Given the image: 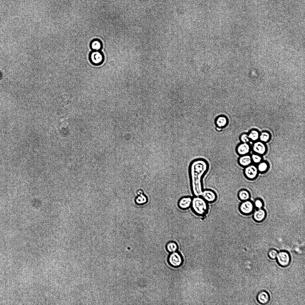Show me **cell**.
Listing matches in <instances>:
<instances>
[{
  "label": "cell",
  "mask_w": 305,
  "mask_h": 305,
  "mask_svg": "<svg viewBox=\"0 0 305 305\" xmlns=\"http://www.w3.org/2000/svg\"><path fill=\"white\" fill-rule=\"evenodd\" d=\"M259 137L262 141L266 142L269 140L270 138V135L268 133L264 132L261 133Z\"/></svg>",
  "instance_id": "20"
},
{
  "label": "cell",
  "mask_w": 305,
  "mask_h": 305,
  "mask_svg": "<svg viewBox=\"0 0 305 305\" xmlns=\"http://www.w3.org/2000/svg\"><path fill=\"white\" fill-rule=\"evenodd\" d=\"M101 46L100 42L97 40H95L93 41L91 45L92 49L96 51L99 50L101 47Z\"/></svg>",
  "instance_id": "23"
},
{
  "label": "cell",
  "mask_w": 305,
  "mask_h": 305,
  "mask_svg": "<svg viewBox=\"0 0 305 305\" xmlns=\"http://www.w3.org/2000/svg\"><path fill=\"white\" fill-rule=\"evenodd\" d=\"M253 204L254 206L257 209L262 208L263 205L262 200L260 199H257L255 200Z\"/></svg>",
  "instance_id": "24"
},
{
  "label": "cell",
  "mask_w": 305,
  "mask_h": 305,
  "mask_svg": "<svg viewBox=\"0 0 305 305\" xmlns=\"http://www.w3.org/2000/svg\"><path fill=\"white\" fill-rule=\"evenodd\" d=\"M268 167L267 164L264 162L260 163L258 165V170L260 172H263L265 171Z\"/></svg>",
  "instance_id": "22"
},
{
  "label": "cell",
  "mask_w": 305,
  "mask_h": 305,
  "mask_svg": "<svg viewBox=\"0 0 305 305\" xmlns=\"http://www.w3.org/2000/svg\"><path fill=\"white\" fill-rule=\"evenodd\" d=\"M207 202L212 203L216 200L217 196L215 193L211 189L203 190L201 196Z\"/></svg>",
  "instance_id": "6"
},
{
  "label": "cell",
  "mask_w": 305,
  "mask_h": 305,
  "mask_svg": "<svg viewBox=\"0 0 305 305\" xmlns=\"http://www.w3.org/2000/svg\"><path fill=\"white\" fill-rule=\"evenodd\" d=\"M252 161L251 158L249 155H242L238 159L239 164L243 166H247L251 163Z\"/></svg>",
  "instance_id": "15"
},
{
  "label": "cell",
  "mask_w": 305,
  "mask_h": 305,
  "mask_svg": "<svg viewBox=\"0 0 305 305\" xmlns=\"http://www.w3.org/2000/svg\"><path fill=\"white\" fill-rule=\"evenodd\" d=\"M191 207L193 211L198 216L204 215L208 210L207 202L201 196H195L192 199Z\"/></svg>",
  "instance_id": "2"
},
{
  "label": "cell",
  "mask_w": 305,
  "mask_h": 305,
  "mask_svg": "<svg viewBox=\"0 0 305 305\" xmlns=\"http://www.w3.org/2000/svg\"><path fill=\"white\" fill-rule=\"evenodd\" d=\"M278 254L277 250L273 248L270 249L268 252V255L269 258L272 259H275Z\"/></svg>",
  "instance_id": "21"
},
{
  "label": "cell",
  "mask_w": 305,
  "mask_h": 305,
  "mask_svg": "<svg viewBox=\"0 0 305 305\" xmlns=\"http://www.w3.org/2000/svg\"><path fill=\"white\" fill-rule=\"evenodd\" d=\"M266 216V213L264 209L261 208L258 209L254 213L253 218L254 220L258 222L263 220Z\"/></svg>",
  "instance_id": "14"
},
{
  "label": "cell",
  "mask_w": 305,
  "mask_h": 305,
  "mask_svg": "<svg viewBox=\"0 0 305 305\" xmlns=\"http://www.w3.org/2000/svg\"><path fill=\"white\" fill-rule=\"evenodd\" d=\"M177 244L174 242H170L168 243L166 246L167 250L169 252L173 253L175 252L178 249Z\"/></svg>",
  "instance_id": "18"
},
{
  "label": "cell",
  "mask_w": 305,
  "mask_h": 305,
  "mask_svg": "<svg viewBox=\"0 0 305 305\" xmlns=\"http://www.w3.org/2000/svg\"><path fill=\"white\" fill-rule=\"evenodd\" d=\"M276 258L278 264L281 267H287L290 263L291 256L290 253L286 251L282 250L280 251L278 254Z\"/></svg>",
  "instance_id": "3"
},
{
  "label": "cell",
  "mask_w": 305,
  "mask_h": 305,
  "mask_svg": "<svg viewBox=\"0 0 305 305\" xmlns=\"http://www.w3.org/2000/svg\"><path fill=\"white\" fill-rule=\"evenodd\" d=\"M228 123V120L225 116H222L218 117L215 121L217 130L219 131H222L227 126Z\"/></svg>",
  "instance_id": "7"
},
{
  "label": "cell",
  "mask_w": 305,
  "mask_h": 305,
  "mask_svg": "<svg viewBox=\"0 0 305 305\" xmlns=\"http://www.w3.org/2000/svg\"><path fill=\"white\" fill-rule=\"evenodd\" d=\"M169 264L174 267H178L183 263V259L181 255L178 253L175 252L172 253L169 256L168 259Z\"/></svg>",
  "instance_id": "4"
},
{
  "label": "cell",
  "mask_w": 305,
  "mask_h": 305,
  "mask_svg": "<svg viewBox=\"0 0 305 305\" xmlns=\"http://www.w3.org/2000/svg\"><path fill=\"white\" fill-rule=\"evenodd\" d=\"M137 196L135 200V203L138 206H142L147 203L148 199L147 196L143 194V191L139 190L137 192Z\"/></svg>",
  "instance_id": "11"
},
{
  "label": "cell",
  "mask_w": 305,
  "mask_h": 305,
  "mask_svg": "<svg viewBox=\"0 0 305 305\" xmlns=\"http://www.w3.org/2000/svg\"><path fill=\"white\" fill-rule=\"evenodd\" d=\"M92 60L95 63H99L102 59L101 54L97 51L93 52L91 55Z\"/></svg>",
  "instance_id": "17"
},
{
  "label": "cell",
  "mask_w": 305,
  "mask_h": 305,
  "mask_svg": "<svg viewBox=\"0 0 305 305\" xmlns=\"http://www.w3.org/2000/svg\"><path fill=\"white\" fill-rule=\"evenodd\" d=\"M238 196L240 200L244 201L249 199L250 197V194L247 190L242 189L239 192Z\"/></svg>",
  "instance_id": "16"
},
{
  "label": "cell",
  "mask_w": 305,
  "mask_h": 305,
  "mask_svg": "<svg viewBox=\"0 0 305 305\" xmlns=\"http://www.w3.org/2000/svg\"><path fill=\"white\" fill-rule=\"evenodd\" d=\"M250 147L247 143H242L238 144L236 148V152L239 155L247 154L250 151Z\"/></svg>",
  "instance_id": "12"
},
{
  "label": "cell",
  "mask_w": 305,
  "mask_h": 305,
  "mask_svg": "<svg viewBox=\"0 0 305 305\" xmlns=\"http://www.w3.org/2000/svg\"><path fill=\"white\" fill-rule=\"evenodd\" d=\"M241 141L243 143H247L249 141V138L248 135L245 133L242 134L240 137Z\"/></svg>",
  "instance_id": "25"
},
{
  "label": "cell",
  "mask_w": 305,
  "mask_h": 305,
  "mask_svg": "<svg viewBox=\"0 0 305 305\" xmlns=\"http://www.w3.org/2000/svg\"><path fill=\"white\" fill-rule=\"evenodd\" d=\"M248 136L249 139L253 141L257 140L259 136L258 132L255 130L251 131Z\"/></svg>",
  "instance_id": "19"
},
{
  "label": "cell",
  "mask_w": 305,
  "mask_h": 305,
  "mask_svg": "<svg viewBox=\"0 0 305 305\" xmlns=\"http://www.w3.org/2000/svg\"><path fill=\"white\" fill-rule=\"evenodd\" d=\"M258 169L254 165H250L247 166L244 171L245 176L250 179L255 178L258 174Z\"/></svg>",
  "instance_id": "9"
},
{
  "label": "cell",
  "mask_w": 305,
  "mask_h": 305,
  "mask_svg": "<svg viewBox=\"0 0 305 305\" xmlns=\"http://www.w3.org/2000/svg\"><path fill=\"white\" fill-rule=\"evenodd\" d=\"M254 206L253 203L251 201L247 200L243 201L239 206V210L242 214H248L253 211Z\"/></svg>",
  "instance_id": "5"
},
{
  "label": "cell",
  "mask_w": 305,
  "mask_h": 305,
  "mask_svg": "<svg viewBox=\"0 0 305 305\" xmlns=\"http://www.w3.org/2000/svg\"><path fill=\"white\" fill-rule=\"evenodd\" d=\"M253 150L256 153L259 154H264L266 150L264 144L261 141L255 142L253 146Z\"/></svg>",
  "instance_id": "13"
},
{
  "label": "cell",
  "mask_w": 305,
  "mask_h": 305,
  "mask_svg": "<svg viewBox=\"0 0 305 305\" xmlns=\"http://www.w3.org/2000/svg\"><path fill=\"white\" fill-rule=\"evenodd\" d=\"M192 198L189 196H185L180 198L178 202V206L181 209H187L191 206Z\"/></svg>",
  "instance_id": "8"
},
{
  "label": "cell",
  "mask_w": 305,
  "mask_h": 305,
  "mask_svg": "<svg viewBox=\"0 0 305 305\" xmlns=\"http://www.w3.org/2000/svg\"><path fill=\"white\" fill-rule=\"evenodd\" d=\"M209 167L208 161L203 158H198L191 161L188 167L191 188L194 196H200L203 191L202 179L208 172Z\"/></svg>",
  "instance_id": "1"
},
{
  "label": "cell",
  "mask_w": 305,
  "mask_h": 305,
  "mask_svg": "<svg viewBox=\"0 0 305 305\" xmlns=\"http://www.w3.org/2000/svg\"><path fill=\"white\" fill-rule=\"evenodd\" d=\"M258 302L262 304H265L268 303L270 300V296L269 293L265 290H262L259 292L256 297Z\"/></svg>",
  "instance_id": "10"
},
{
  "label": "cell",
  "mask_w": 305,
  "mask_h": 305,
  "mask_svg": "<svg viewBox=\"0 0 305 305\" xmlns=\"http://www.w3.org/2000/svg\"><path fill=\"white\" fill-rule=\"evenodd\" d=\"M251 159L255 163H259L262 160V158L259 155L256 154L253 155Z\"/></svg>",
  "instance_id": "26"
}]
</instances>
